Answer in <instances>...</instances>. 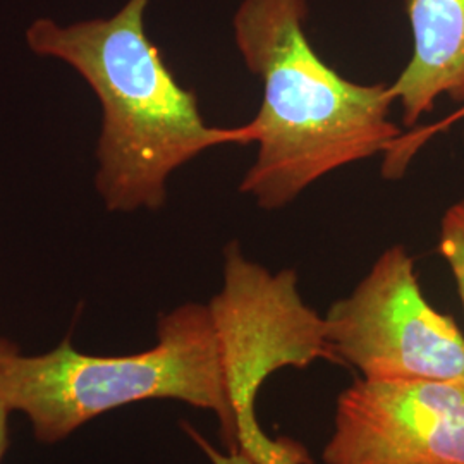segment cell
I'll list each match as a JSON object with an SVG mask.
<instances>
[{
  "mask_svg": "<svg viewBox=\"0 0 464 464\" xmlns=\"http://www.w3.org/2000/svg\"><path fill=\"white\" fill-rule=\"evenodd\" d=\"M325 356L322 316L303 301L298 282L237 258L224 266L222 289L208 304L186 303L160 316L157 344L143 353L92 356L64 339L24 356L0 339V396L47 444L121 406L176 399L214 411L229 452L291 464L295 442L260 429L255 401L274 372Z\"/></svg>",
  "mask_w": 464,
  "mask_h": 464,
  "instance_id": "obj_1",
  "label": "cell"
},
{
  "mask_svg": "<svg viewBox=\"0 0 464 464\" xmlns=\"http://www.w3.org/2000/svg\"><path fill=\"white\" fill-rule=\"evenodd\" d=\"M308 0H241L232 16L236 47L264 88L245 124L258 149L239 191L268 212L343 167L394 153L402 138L389 84L334 71L308 40Z\"/></svg>",
  "mask_w": 464,
  "mask_h": 464,
  "instance_id": "obj_2",
  "label": "cell"
},
{
  "mask_svg": "<svg viewBox=\"0 0 464 464\" xmlns=\"http://www.w3.org/2000/svg\"><path fill=\"white\" fill-rule=\"evenodd\" d=\"M151 0H126L109 17L26 28L36 55L72 67L102 105L95 188L109 212L160 210L169 178L199 153L249 145L245 126H208L195 92L178 83L145 30Z\"/></svg>",
  "mask_w": 464,
  "mask_h": 464,
  "instance_id": "obj_3",
  "label": "cell"
},
{
  "mask_svg": "<svg viewBox=\"0 0 464 464\" xmlns=\"http://www.w3.org/2000/svg\"><path fill=\"white\" fill-rule=\"evenodd\" d=\"M324 322L335 358L356 366L365 381L464 379L463 332L425 298L402 245L385 249Z\"/></svg>",
  "mask_w": 464,
  "mask_h": 464,
  "instance_id": "obj_4",
  "label": "cell"
},
{
  "mask_svg": "<svg viewBox=\"0 0 464 464\" xmlns=\"http://www.w3.org/2000/svg\"><path fill=\"white\" fill-rule=\"evenodd\" d=\"M325 464H464V379L356 381L337 399Z\"/></svg>",
  "mask_w": 464,
  "mask_h": 464,
  "instance_id": "obj_5",
  "label": "cell"
},
{
  "mask_svg": "<svg viewBox=\"0 0 464 464\" xmlns=\"http://www.w3.org/2000/svg\"><path fill=\"white\" fill-rule=\"evenodd\" d=\"M413 52L391 97L415 126L440 97L464 105V0H406Z\"/></svg>",
  "mask_w": 464,
  "mask_h": 464,
  "instance_id": "obj_6",
  "label": "cell"
},
{
  "mask_svg": "<svg viewBox=\"0 0 464 464\" xmlns=\"http://www.w3.org/2000/svg\"><path fill=\"white\" fill-rule=\"evenodd\" d=\"M439 253L450 266L464 306V198L452 203L442 216Z\"/></svg>",
  "mask_w": 464,
  "mask_h": 464,
  "instance_id": "obj_7",
  "label": "cell"
},
{
  "mask_svg": "<svg viewBox=\"0 0 464 464\" xmlns=\"http://www.w3.org/2000/svg\"><path fill=\"white\" fill-rule=\"evenodd\" d=\"M186 430L193 437V440L198 444L199 448L203 449V452L210 458V461L214 464H255L248 454H245V452H227V454L218 452L214 446H210L199 435L198 431H195L193 429H189V427H186Z\"/></svg>",
  "mask_w": 464,
  "mask_h": 464,
  "instance_id": "obj_8",
  "label": "cell"
},
{
  "mask_svg": "<svg viewBox=\"0 0 464 464\" xmlns=\"http://www.w3.org/2000/svg\"><path fill=\"white\" fill-rule=\"evenodd\" d=\"M9 415H11V410H9L7 402L0 396V463H2V458H4L5 449H7V420H9Z\"/></svg>",
  "mask_w": 464,
  "mask_h": 464,
  "instance_id": "obj_9",
  "label": "cell"
},
{
  "mask_svg": "<svg viewBox=\"0 0 464 464\" xmlns=\"http://www.w3.org/2000/svg\"><path fill=\"white\" fill-rule=\"evenodd\" d=\"M454 119H464V105L456 112V116H454Z\"/></svg>",
  "mask_w": 464,
  "mask_h": 464,
  "instance_id": "obj_10",
  "label": "cell"
}]
</instances>
